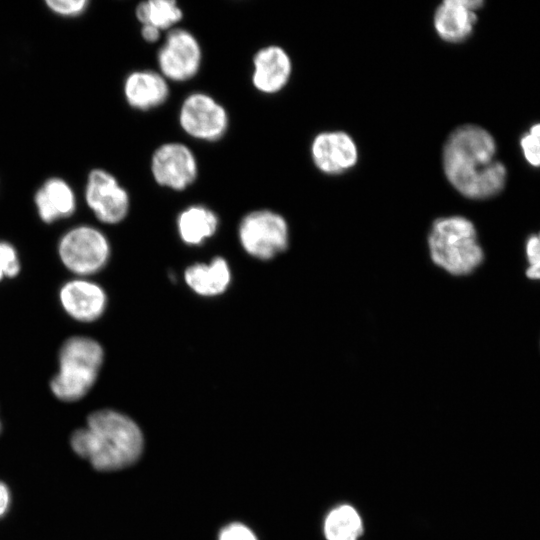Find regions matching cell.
<instances>
[{"mask_svg":"<svg viewBox=\"0 0 540 540\" xmlns=\"http://www.w3.org/2000/svg\"><path fill=\"white\" fill-rule=\"evenodd\" d=\"M493 136L484 128L465 124L455 128L442 149V167L450 185L462 196L484 200L500 193L507 179L496 157Z\"/></svg>","mask_w":540,"mask_h":540,"instance_id":"obj_1","label":"cell"},{"mask_svg":"<svg viewBox=\"0 0 540 540\" xmlns=\"http://www.w3.org/2000/svg\"><path fill=\"white\" fill-rule=\"evenodd\" d=\"M71 447L99 471L122 469L141 455L143 436L128 416L110 409L91 413L87 426L71 436Z\"/></svg>","mask_w":540,"mask_h":540,"instance_id":"obj_2","label":"cell"},{"mask_svg":"<svg viewBox=\"0 0 540 540\" xmlns=\"http://www.w3.org/2000/svg\"><path fill=\"white\" fill-rule=\"evenodd\" d=\"M426 244L432 264L453 277L471 274L484 260L475 225L461 215L436 218Z\"/></svg>","mask_w":540,"mask_h":540,"instance_id":"obj_3","label":"cell"},{"mask_svg":"<svg viewBox=\"0 0 540 540\" xmlns=\"http://www.w3.org/2000/svg\"><path fill=\"white\" fill-rule=\"evenodd\" d=\"M104 361V350L95 339L72 336L58 353V371L50 381L53 395L64 402L82 399L93 387Z\"/></svg>","mask_w":540,"mask_h":540,"instance_id":"obj_4","label":"cell"},{"mask_svg":"<svg viewBox=\"0 0 540 540\" xmlns=\"http://www.w3.org/2000/svg\"><path fill=\"white\" fill-rule=\"evenodd\" d=\"M57 251L62 264L78 276L101 271L108 263L111 249L107 237L90 225H78L59 239Z\"/></svg>","mask_w":540,"mask_h":540,"instance_id":"obj_5","label":"cell"},{"mask_svg":"<svg viewBox=\"0 0 540 540\" xmlns=\"http://www.w3.org/2000/svg\"><path fill=\"white\" fill-rule=\"evenodd\" d=\"M242 248L252 257L270 260L289 245V226L279 213L260 209L246 214L238 229Z\"/></svg>","mask_w":540,"mask_h":540,"instance_id":"obj_6","label":"cell"},{"mask_svg":"<svg viewBox=\"0 0 540 540\" xmlns=\"http://www.w3.org/2000/svg\"><path fill=\"white\" fill-rule=\"evenodd\" d=\"M178 121L187 135L206 142L218 141L229 127V116L225 107L203 92L191 93L183 100Z\"/></svg>","mask_w":540,"mask_h":540,"instance_id":"obj_7","label":"cell"},{"mask_svg":"<svg viewBox=\"0 0 540 540\" xmlns=\"http://www.w3.org/2000/svg\"><path fill=\"white\" fill-rule=\"evenodd\" d=\"M159 72L170 81L185 82L200 70L202 49L195 35L184 28L171 29L157 53Z\"/></svg>","mask_w":540,"mask_h":540,"instance_id":"obj_8","label":"cell"},{"mask_svg":"<svg viewBox=\"0 0 540 540\" xmlns=\"http://www.w3.org/2000/svg\"><path fill=\"white\" fill-rule=\"evenodd\" d=\"M151 174L161 187L183 191L198 177V163L184 143L167 142L158 146L151 157Z\"/></svg>","mask_w":540,"mask_h":540,"instance_id":"obj_9","label":"cell"},{"mask_svg":"<svg viewBox=\"0 0 540 540\" xmlns=\"http://www.w3.org/2000/svg\"><path fill=\"white\" fill-rule=\"evenodd\" d=\"M84 196L86 204L102 223H120L129 212L130 197L127 190L114 175L104 169L90 171Z\"/></svg>","mask_w":540,"mask_h":540,"instance_id":"obj_10","label":"cell"},{"mask_svg":"<svg viewBox=\"0 0 540 540\" xmlns=\"http://www.w3.org/2000/svg\"><path fill=\"white\" fill-rule=\"evenodd\" d=\"M310 152L315 167L326 175H341L351 170L359 159L356 142L340 130L318 133Z\"/></svg>","mask_w":540,"mask_h":540,"instance_id":"obj_11","label":"cell"},{"mask_svg":"<svg viewBox=\"0 0 540 540\" xmlns=\"http://www.w3.org/2000/svg\"><path fill=\"white\" fill-rule=\"evenodd\" d=\"M59 302L69 317L78 322L89 323L104 314L107 295L97 283L78 278L69 280L60 287Z\"/></svg>","mask_w":540,"mask_h":540,"instance_id":"obj_12","label":"cell"},{"mask_svg":"<svg viewBox=\"0 0 540 540\" xmlns=\"http://www.w3.org/2000/svg\"><path fill=\"white\" fill-rule=\"evenodd\" d=\"M481 0H444L435 9L433 26L437 35L448 43L467 40L477 22Z\"/></svg>","mask_w":540,"mask_h":540,"instance_id":"obj_13","label":"cell"},{"mask_svg":"<svg viewBox=\"0 0 540 540\" xmlns=\"http://www.w3.org/2000/svg\"><path fill=\"white\" fill-rule=\"evenodd\" d=\"M252 65V84L263 94L280 92L288 84L292 74L291 58L278 45L260 48L253 56Z\"/></svg>","mask_w":540,"mask_h":540,"instance_id":"obj_14","label":"cell"},{"mask_svg":"<svg viewBox=\"0 0 540 540\" xmlns=\"http://www.w3.org/2000/svg\"><path fill=\"white\" fill-rule=\"evenodd\" d=\"M124 98L136 110L148 111L164 104L169 98L168 80L153 70H136L123 83Z\"/></svg>","mask_w":540,"mask_h":540,"instance_id":"obj_15","label":"cell"},{"mask_svg":"<svg viewBox=\"0 0 540 540\" xmlns=\"http://www.w3.org/2000/svg\"><path fill=\"white\" fill-rule=\"evenodd\" d=\"M34 203L40 219L51 224L68 218L76 210V197L72 187L63 179H47L34 195Z\"/></svg>","mask_w":540,"mask_h":540,"instance_id":"obj_16","label":"cell"},{"mask_svg":"<svg viewBox=\"0 0 540 540\" xmlns=\"http://www.w3.org/2000/svg\"><path fill=\"white\" fill-rule=\"evenodd\" d=\"M187 285L198 295L217 296L225 292L231 282V271L227 261L215 257L209 264L196 263L184 273Z\"/></svg>","mask_w":540,"mask_h":540,"instance_id":"obj_17","label":"cell"},{"mask_svg":"<svg viewBox=\"0 0 540 540\" xmlns=\"http://www.w3.org/2000/svg\"><path fill=\"white\" fill-rule=\"evenodd\" d=\"M219 220L214 211L203 205H191L177 217V230L181 240L187 245H200L212 237Z\"/></svg>","mask_w":540,"mask_h":540,"instance_id":"obj_18","label":"cell"},{"mask_svg":"<svg viewBox=\"0 0 540 540\" xmlns=\"http://www.w3.org/2000/svg\"><path fill=\"white\" fill-rule=\"evenodd\" d=\"M135 15L141 25L170 31L182 20L183 11L175 0H148L136 6Z\"/></svg>","mask_w":540,"mask_h":540,"instance_id":"obj_19","label":"cell"},{"mask_svg":"<svg viewBox=\"0 0 540 540\" xmlns=\"http://www.w3.org/2000/svg\"><path fill=\"white\" fill-rule=\"evenodd\" d=\"M362 531L361 517L350 505H341L333 509L324 522L327 540H357Z\"/></svg>","mask_w":540,"mask_h":540,"instance_id":"obj_20","label":"cell"},{"mask_svg":"<svg viewBox=\"0 0 540 540\" xmlns=\"http://www.w3.org/2000/svg\"><path fill=\"white\" fill-rule=\"evenodd\" d=\"M21 271L17 249L9 242L0 240V282L15 278Z\"/></svg>","mask_w":540,"mask_h":540,"instance_id":"obj_21","label":"cell"},{"mask_svg":"<svg viewBox=\"0 0 540 540\" xmlns=\"http://www.w3.org/2000/svg\"><path fill=\"white\" fill-rule=\"evenodd\" d=\"M520 146L526 161L533 167H540V123L531 126L521 137Z\"/></svg>","mask_w":540,"mask_h":540,"instance_id":"obj_22","label":"cell"},{"mask_svg":"<svg viewBox=\"0 0 540 540\" xmlns=\"http://www.w3.org/2000/svg\"><path fill=\"white\" fill-rule=\"evenodd\" d=\"M525 252L529 263L526 270L527 277L540 280V232L527 239Z\"/></svg>","mask_w":540,"mask_h":540,"instance_id":"obj_23","label":"cell"},{"mask_svg":"<svg viewBox=\"0 0 540 540\" xmlns=\"http://www.w3.org/2000/svg\"><path fill=\"white\" fill-rule=\"evenodd\" d=\"M46 5L54 13L62 16H79L83 14L88 5L87 0H47Z\"/></svg>","mask_w":540,"mask_h":540,"instance_id":"obj_24","label":"cell"},{"mask_svg":"<svg viewBox=\"0 0 540 540\" xmlns=\"http://www.w3.org/2000/svg\"><path fill=\"white\" fill-rule=\"evenodd\" d=\"M219 540H257V538L245 525L232 523L221 530Z\"/></svg>","mask_w":540,"mask_h":540,"instance_id":"obj_25","label":"cell"},{"mask_svg":"<svg viewBox=\"0 0 540 540\" xmlns=\"http://www.w3.org/2000/svg\"><path fill=\"white\" fill-rule=\"evenodd\" d=\"M11 504V494L9 488L0 481V518L9 510Z\"/></svg>","mask_w":540,"mask_h":540,"instance_id":"obj_26","label":"cell"},{"mask_svg":"<svg viewBox=\"0 0 540 540\" xmlns=\"http://www.w3.org/2000/svg\"><path fill=\"white\" fill-rule=\"evenodd\" d=\"M161 32L158 28L151 25H142L140 33L144 41L155 43L159 40Z\"/></svg>","mask_w":540,"mask_h":540,"instance_id":"obj_27","label":"cell"},{"mask_svg":"<svg viewBox=\"0 0 540 540\" xmlns=\"http://www.w3.org/2000/svg\"><path fill=\"white\" fill-rule=\"evenodd\" d=\"M0 432H1V422H0Z\"/></svg>","mask_w":540,"mask_h":540,"instance_id":"obj_28","label":"cell"}]
</instances>
